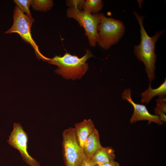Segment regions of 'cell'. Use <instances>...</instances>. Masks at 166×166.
I'll return each instance as SVG.
<instances>
[{"label": "cell", "instance_id": "6da1fadb", "mask_svg": "<svg viewBox=\"0 0 166 166\" xmlns=\"http://www.w3.org/2000/svg\"><path fill=\"white\" fill-rule=\"evenodd\" d=\"M133 12L140 26L141 38L140 44L134 46V53L137 58L144 63L147 77L151 82L155 78L157 58L155 53V45L165 30L156 31L154 36H149L143 26L144 16L140 15L136 11Z\"/></svg>", "mask_w": 166, "mask_h": 166}, {"label": "cell", "instance_id": "7a4b0ae2", "mask_svg": "<svg viewBox=\"0 0 166 166\" xmlns=\"http://www.w3.org/2000/svg\"><path fill=\"white\" fill-rule=\"evenodd\" d=\"M93 57L89 49L85 54L79 58L76 55H72L67 52L62 56L56 55L48 61L49 64L57 66L55 72L66 79H80L89 68L87 60Z\"/></svg>", "mask_w": 166, "mask_h": 166}, {"label": "cell", "instance_id": "3957f363", "mask_svg": "<svg viewBox=\"0 0 166 166\" xmlns=\"http://www.w3.org/2000/svg\"><path fill=\"white\" fill-rule=\"evenodd\" d=\"M99 14L101 21L97 27V43L103 49H108L120 41L125 33V27L119 20Z\"/></svg>", "mask_w": 166, "mask_h": 166}, {"label": "cell", "instance_id": "277c9868", "mask_svg": "<svg viewBox=\"0 0 166 166\" xmlns=\"http://www.w3.org/2000/svg\"><path fill=\"white\" fill-rule=\"evenodd\" d=\"M13 18V25L5 33L18 34L24 40L30 44L34 49L36 57L38 59L48 61L50 60V58L46 57L41 53L38 46L32 37L31 27L34 21V19L24 14L17 6H16L14 9Z\"/></svg>", "mask_w": 166, "mask_h": 166}, {"label": "cell", "instance_id": "5b68a950", "mask_svg": "<svg viewBox=\"0 0 166 166\" xmlns=\"http://www.w3.org/2000/svg\"><path fill=\"white\" fill-rule=\"evenodd\" d=\"M66 13L68 18L75 19L83 28L90 45L95 46L97 39V27L101 21L99 14H92L70 8L67 9Z\"/></svg>", "mask_w": 166, "mask_h": 166}, {"label": "cell", "instance_id": "8992f818", "mask_svg": "<svg viewBox=\"0 0 166 166\" xmlns=\"http://www.w3.org/2000/svg\"><path fill=\"white\" fill-rule=\"evenodd\" d=\"M62 136V153L65 166H78L85 156L77 141L74 128L71 127L65 129Z\"/></svg>", "mask_w": 166, "mask_h": 166}, {"label": "cell", "instance_id": "52a82bcc", "mask_svg": "<svg viewBox=\"0 0 166 166\" xmlns=\"http://www.w3.org/2000/svg\"><path fill=\"white\" fill-rule=\"evenodd\" d=\"M8 144L20 152L23 160L30 166H40L39 162L32 157L27 151L28 135L20 123H14L13 130L7 140Z\"/></svg>", "mask_w": 166, "mask_h": 166}, {"label": "cell", "instance_id": "ba28073f", "mask_svg": "<svg viewBox=\"0 0 166 166\" xmlns=\"http://www.w3.org/2000/svg\"><path fill=\"white\" fill-rule=\"evenodd\" d=\"M131 93V89L127 88L124 89L121 94L122 99L127 101L134 108V112L130 120V123L146 120L148 121L149 123L153 122L159 125L163 124V122L160 120L158 115L150 114L145 105L137 104L134 102L132 98Z\"/></svg>", "mask_w": 166, "mask_h": 166}, {"label": "cell", "instance_id": "9c48e42d", "mask_svg": "<svg viewBox=\"0 0 166 166\" xmlns=\"http://www.w3.org/2000/svg\"><path fill=\"white\" fill-rule=\"evenodd\" d=\"M74 128L77 141L82 148L87 138L95 128L93 121L90 119L76 123Z\"/></svg>", "mask_w": 166, "mask_h": 166}, {"label": "cell", "instance_id": "30bf717a", "mask_svg": "<svg viewBox=\"0 0 166 166\" xmlns=\"http://www.w3.org/2000/svg\"><path fill=\"white\" fill-rule=\"evenodd\" d=\"M102 147L98 132L95 128L86 139L82 149L85 156L90 160L95 153Z\"/></svg>", "mask_w": 166, "mask_h": 166}, {"label": "cell", "instance_id": "8fae6325", "mask_svg": "<svg viewBox=\"0 0 166 166\" xmlns=\"http://www.w3.org/2000/svg\"><path fill=\"white\" fill-rule=\"evenodd\" d=\"M166 94V78L158 88L153 89L151 83L149 82L148 88L141 94V103H148L155 96H158L159 98L164 97Z\"/></svg>", "mask_w": 166, "mask_h": 166}, {"label": "cell", "instance_id": "7c38bea8", "mask_svg": "<svg viewBox=\"0 0 166 166\" xmlns=\"http://www.w3.org/2000/svg\"><path fill=\"white\" fill-rule=\"evenodd\" d=\"M114 151L110 147H102L95 153L91 161L95 165L114 160L116 157Z\"/></svg>", "mask_w": 166, "mask_h": 166}, {"label": "cell", "instance_id": "4fadbf2b", "mask_svg": "<svg viewBox=\"0 0 166 166\" xmlns=\"http://www.w3.org/2000/svg\"><path fill=\"white\" fill-rule=\"evenodd\" d=\"M103 2L101 0H86L84 4L83 11L92 14H98L103 8Z\"/></svg>", "mask_w": 166, "mask_h": 166}, {"label": "cell", "instance_id": "5bb4252c", "mask_svg": "<svg viewBox=\"0 0 166 166\" xmlns=\"http://www.w3.org/2000/svg\"><path fill=\"white\" fill-rule=\"evenodd\" d=\"M53 5V1L51 0H34L31 5L35 10L45 12L50 10Z\"/></svg>", "mask_w": 166, "mask_h": 166}, {"label": "cell", "instance_id": "9a60e30c", "mask_svg": "<svg viewBox=\"0 0 166 166\" xmlns=\"http://www.w3.org/2000/svg\"><path fill=\"white\" fill-rule=\"evenodd\" d=\"M31 0H14V2L17 5L18 7L23 13L25 12L26 15L30 18H32L30 10L29 7L31 4Z\"/></svg>", "mask_w": 166, "mask_h": 166}, {"label": "cell", "instance_id": "2e32d148", "mask_svg": "<svg viewBox=\"0 0 166 166\" xmlns=\"http://www.w3.org/2000/svg\"><path fill=\"white\" fill-rule=\"evenodd\" d=\"M85 0H68L66 2L67 6L70 8L81 10Z\"/></svg>", "mask_w": 166, "mask_h": 166}, {"label": "cell", "instance_id": "e0dca14e", "mask_svg": "<svg viewBox=\"0 0 166 166\" xmlns=\"http://www.w3.org/2000/svg\"><path fill=\"white\" fill-rule=\"evenodd\" d=\"M166 97L159 98L156 100V107L163 111L165 113H166Z\"/></svg>", "mask_w": 166, "mask_h": 166}, {"label": "cell", "instance_id": "ac0fdd59", "mask_svg": "<svg viewBox=\"0 0 166 166\" xmlns=\"http://www.w3.org/2000/svg\"><path fill=\"white\" fill-rule=\"evenodd\" d=\"M154 111L156 115H158L160 120L163 122L166 121V116L165 113L157 107L154 109Z\"/></svg>", "mask_w": 166, "mask_h": 166}, {"label": "cell", "instance_id": "d6986e66", "mask_svg": "<svg viewBox=\"0 0 166 166\" xmlns=\"http://www.w3.org/2000/svg\"><path fill=\"white\" fill-rule=\"evenodd\" d=\"M78 166H96L90 160L85 156L81 162Z\"/></svg>", "mask_w": 166, "mask_h": 166}, {"label": "cell", "instance_id": "ffe728a7", "mask_svg": "<svg viewBox=\"0 0 166 166\" xmlns=\"http://www.w3.org/2000/svg\"><path fill=\"white\" fill-rule=\"evenodd\" d=\"M96 166H120L119 163L115 160L104 164H98Z\"/></svg>", "mask_w": 166, "mask_h": 166}, {"label": "cell", "instance_id": "44dd1931", "mask_svg": "<svg viewBox=\"0 0 166 166\" xmlns=\"http://www.w3.org/2000/svg\"><path fill=\"white\" fill-rule=\"evenodd\" d=\"M46 166H50L48 165H46Z\"/></svg>", "mask_w": 166, "mask_h": 166}]
</instances>
